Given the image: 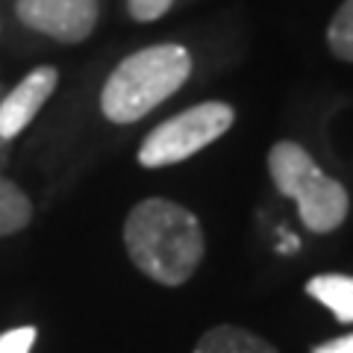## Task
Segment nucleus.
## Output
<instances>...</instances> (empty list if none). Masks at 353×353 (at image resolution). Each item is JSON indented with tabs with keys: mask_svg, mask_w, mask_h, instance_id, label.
<instances>
[{
	"mask_svg": "<svg viewBox=\"0 0 353 353\" xmlns=\"http://www.w3.org/2000/svg\"><path fill=\"white\" fill-rule=\"evenodd\" d=\"M236 109L221 101L197 103L185 112L162 121L159 127L148 132V139L139 148V162L145 168H165V165L185 162L194 153H201L212 141H218L233 127Z\"/></svg>",
	"mask_w": 353,
	"mask_h": 353,
	"instance_id": "nucleus-4",
	"label": "nucleus"
},
{
	"mask_svg": "<svg viewBox=\"0 0 353 353\" xmlns=\"http://www.w3.org/2000/svg\"><path fill=\"white\" fill-rule=\"evenodd\" d=\"M171 6H174V0H127L130 15L136 18V21H141V24H148V21L162 18Z\"/></svg>",
	"mask_w": 353,
	"mask_h": 353,
	"instance_id": "nucleus-12",
	"label": "nucleus"
},
{
	"mask_svg": "<svg viewBox=\"0 0 353 353\" xmlns=\"http://www.w3.org/2000/svg\"><path fill=\"white\" fill-rule=\"evenodd\" d=\"M36 327H15L0 333V353H30L36 345Z\"/></svg>",
	"mask_w": 353,
	"mask_h": 353,
	"instance_id": "nucleus-11",
	"label": "nucleus"
},
{
	"mask_svg": "<svg viewBox=\"0 0 353 353\" xmlns=\"http://www.w3.org/2000/svg\"><path fill=\"white\" fill-rule=\"evenodd\" d=\"M124 248L132 265L159 285H183L206 253L203 227L192 209L168 197H148L124 221Z\"/></svg>",
	"mask_w": 353,
	"mask_h": 353,
	"instance_id": "nucleus-1",
	"label": "nucleus"
},
{
	"mask_svg": "<svg viewBox=\"0 0 353 353\" xmlns=\"http://www.w3.org/2000/svg\"><path fill=\"white\" fill-rule=\"evenodd\" d=\"M312 353H353V333L330 339V341H324V345H315Z\"/></svg>",
	"mask_w": 353,
	"mask_h": 353,
	"instance_id": "nucleus-13",
	"label": "nucleus"
},
{
	"mask_svg": "<svg viewBox=\"0 0 353 353\" xmlns=\"http://www.w3.org/2000/svg\"><path fill=\"white\" fill-rule=\"evenodd\" d=\"M18 21L65 44L88 39L97 27V0H18Z\"/></svg>",
	"mask_w": 353,
	"mask_h": 353,
	"instance_id": "nucleus-5",
	"label": "nucleus"
},
{
	"mask_svg": "<svg viewBox=\"0 0 353 353\" xmlns=\"http://www.w3.org/2000/svg\"><path fill=\"white\" fill-rule=\"evenodd\" d=\"M297 248H301V241H297L294 236H285V239L280 241V245H277V250H280V253H292V250H297Z\"/></svg>",
	"mask_w": 353,
	"mask_h": 353,
	"instance_id": "nucleus-14",
	"label": "nucleus"
},
{
	"mask_svg": "<svg viewBox=\"0 0 353 353\" xmlns=\"http://www.w3.org/2000/svg\"><path fill=\"white\" fill-rule=\"evenodd\" d=\"M32 221V203L30 197L18 189L12 180L0 176V239L21 233Z\"/></svg>",
	"mask_w": 353,
	"mask_h": 353,
	"instance_id": "nucleus-9",
	"label": "nucleus"
},
{
	"mask_svg": "<svg viewBox=\"0 0 353 353\" xmlns=\"http://www.w3.org/2000/svg\"><path fill=\"white\" fill-rule=\"evenodd\" d=\"M192 74V53L183 44H153L136 50L109 74L101 109L112 124H132L165 103Z\"/></svg>",
	"mask_w": 353,
	"mask_h": 353,
	"instance_id": "nucleus-2",
	"label": "nucleus"
},
{
	"mask_svg": "<svg viewBox=\"0 0 353 353\" xmlns=\"http://www.w3.org/2000/svg\"><path fill=\"white\" fill-rule=\"evenodd\" d=\"M327 44L333 57H339L341 62H353V0H345L336 9L327 27Z\"/></svg>",
	"mask_w": 353,
	"mask_h": 353,
	"instance_id": "nucleus-10",
	"label": "nucleus"
},
{
	"mask_svg": "<svg viewBox=\"0 0 353 353\" xmlns=\"http://www.w3.org/2000/svg\"><path fill=\"white\" fill-rule=\"evenodd\" d=\"M306 294L324 303L339 321L353 324V277L347 274H315L306 280Z\"/></svg>",
	"mask_w": 353,
	"mask_h": 353,
	"instance_id": "nucleus-8",
	"label": "nucleus"
},
{
	"mask_svg": "<svg viewBox=\"0 0 353 353\" xmlns=\"http://www.w3.org/2000/svg\"><path fill=\"white\" fill-rule=\"evenodd\" d=\"M192 353H280L271 341L236 324H218L206 330Z\"/></svg>",
	"mask_w": 353,
	"mask_h": 353,
	"instance_id": "nucleus-7",
	"label": "nucleus"
},
{
	"mask_svg": "<svg viewBox=\"0 0 353 353\" xmlns=\"http://www.w3.org/2000/svg\"><path fill=\"white\" fill-rule=\"evenodd\" d=\"M57 83H59V71L50 68V65H39L36 71H30L0 101V139L9 141L24 127H30V121L39 115V109L48 103V97L57 92Z\"/></svg>",
	"mask_w": 353,
	"mask_h": 353,
	"instance_id": "nucleus-6",
	"label": "nucleus"
},
{
	"mask_svg": "<svg viewBox=\"0 0 353 353\" xmlns=\"http://www.w3.org/2000/svg\"><path fill=\"white\" fill-rule=\"evenodd\" d=\"M268 174L280 194L297 201V212L309 233H333L345 224L350 209L345 185L318 168L297 141H277L268 150Z\"/></svg>",
	"mask_w": 353,
	"mask_h": 353,
	"instance_id": "nucleus-3",
	"label": "nucleus"
}]
</instances>
